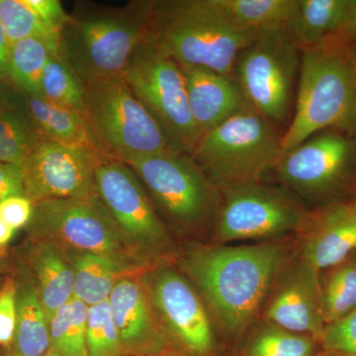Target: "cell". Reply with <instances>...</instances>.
<instances>
[{"label":"cell","instance_id":"obj_12","mask_svg":"<svg viewBox=\"0 0 356 356\" xmlns=\"http://www.w3.org/2000/svg\"><path fill=\"white\" fill-rule=\"evenodd\" d=\"M146 185L156 202L172 221L197 226L217 208L218 189L191 154L168 153L126 163Z\"/></svg>","mask_w":356,"mask_h":356},{"label":"cell","instance_id":"obj_6","mask_svg":"<svg viewBox=\"0 0 356 356\" xmlns=\"http://www.w3.org/2000/svg\"><path fill=\"white\" fill-rule=\"evenodd\" d=\"M282 135L250 106L201 136L191 154L216 188L261 182L283 156Z\"/></svg>","mask_w":356,"mask_h":356},{"label":"cell","instance_id":"obj_19","mask_svg":"<svg viewBox=\"0 0 356 356\" xmlns=\"http://www.w3.org/2000/svg\"><path fill=\"white\" fill-rule=\"evenodd\" d=\"M184 72L189 109L199 139L210 129L248 106L233 76L193 67L180 65Z\"/></svg>","mask_w":356,"mask_h":356},{"label":"cell","instance_id":"obj_40","mask_svg":"<svg viewBox=\"0 0 356 356\" xmlns=\"http://www.w3.org/2000/svg\"><path fill=\"white\" fill-rule=\"evenodd\" d=\"M10 42L7 38L6 30L0 22V81H6V65L8 58Z\"/></svg>","mask_w":356,"mask_h":356},{"label":"cell","instance_id":"obj_16","mask_svg":"<svg viewBox=\"0 0 356 356\" xmlns=\"http://www.w3.org/2000/svg\"><path fill=\"white\" fill-rule=\"evenodd\" d=\"M266 317L271 325L320 343L325 324L317 271L304 261L290 270L274 293Z\"/></svg>","mask_w":356,"mask_h":356},{"label":"cell","instance_id":"obj_39","mask_svg":"<svg viewBox=\"0 0 356 356\" xmlns=\"http://www.w3.org/2000/svg\"><path fill=\"white\" fill-rule=\"evenodd\" d=\"M337 36L356 44V0H348Z\"/></svg>","mask_w":356,"mask_h":356},{"label":"cell","instance_id":"obj_25","mask_svg":"<svg viewBox=\"0 0 356 356\" xmlns=\"http://www.w3.org/2000/svg\"><path fill=\"white\" fill-rule=\"evenodd\" d=\"M17 320L13 339V356H42L50 348V321L38 292L26 285L18 293Z\"/></svg>","mask_w":356,"mask_h":356},{"label":"cell","instance_id":"obj_5","mask_svg":"<svg viewBox=\"0 0 356 356\" xmlns=\"http://www.w3.org/2000/svg\"><path fill=\"white\" fill-rule=\"evenodd\" d=\"M83 116L91 146L106 158L128 163L144 156L177 153L121 74L84 86Z\"/></svg>","mask_w":356,"mask_h":356},{"label":"cell","instance_id":"obj_7","mask_svg":"<svg viewBox=\"0 0 356 356\" xmlns=\"http://www.w3.org/2000/svg\"><path fill=\"white\" fill-rule=\"evenodd\" d=\"M29 222L43 242L100 255L125 273L143 264L140 250L122 233L97 193L34 203Z\"/></svg>","mask_w":356,"mask_h":356},{"label":"cell","instance_id":"obj_4","mask_svg":"<svg viewBox=\"0 0 356 356\" xmlns=\"http://www.w3.org/2000/svg\"><path fill=\"white\" fill-rule=\"evenodd\" d=\"M261 35L229 25L208 0H151L145 40L180 65L232 76L240 54Z\"/></svg>","mask_w":356,"mask_h":356},{"label":"cell","instance_id":"obj_41","mask_svg":"<svg viewBox=\"0 0 356 356\" xmlns=\"http://www.w3.org/2000/svg\"><path fill=\"white\" fill-rule=\"evenodd\" d=\"M14 231L0 218V245H6L13 236Z\"/></svg>","mask_w":356,"mask_h":356},{"label":"cell","instance_id":"obj_2","mask_svg":"<svg viewBox=\"0 0 356 356\" xmlns=\"http://www.w3.org/2000/svg\"><path fill=\"white\" fill-rule=\"evenodd\" d=\"M327 129L356 134V44L332 37L301 50L295 111L283 154Z\"/></svg>","mask_w":356,"mask_h":356},{"label":"cell","instance_id":"obj_38","mask_svg":"<svg viewBox=\"0 0 356 356\" xmlns=\"http://www.w3.org/2000/svg\"><path fill=\"white\" fill-rule=\"evenodd\" d=\"M28 6L38 14L39 17L53 29L60 32L67 14L58 0H24Z\"/></svg>","mask_w":356,"mask_h":356},{"label":"cell","instance_id":"obj_21","mask_svg":"<svg viewBox=\"0 0 356 356\" xmlns=\"http://www.w3.org/2000/svg\"><path fill=\"white\" fill-rule=\"evenodd\" d=\"M208 3L229 25L261 34L285 29L297 7V0H208Z\"/></svg>","mask_w":356,"mask_h":356},{"label":"cell","instance_id":"obj_46","mask_svg":"<svg viewBox=\"0 0 356 356\" xmlns=\"http://www.w3.org/2000/svg\"><path fill=\"white\" fill-rule=\"evenodd\" d=\"M353 203H355L356 205V195H355V197L353 199Z\"/></svg>","mask_w":356,"mask_h":356},{"label":"cell","instance_id":"obj_26","mask_svg":"<svg viewBox=\"0 0 356 356\" xmlns=\"http://www.w3.org/2000/svg\"><path fill=\"white\" fill-rule=\"evenodd\" d=\"M69 259L74 271V298L88 307L108 300L121 274L125 273L114 262L98 254L72 252Z\"/></svg>","mask_w":356,"mask_h":356},{"label":"cell","instance_id":"obj_23","mask_svg":"<svg viewBox=\"0 0 356 356\" xmlns=\"http://www.w3.org/2000/svg\"><path fill=\"white\" fill-rule=\"evenodd\" d=\"M348 0H297L285 30L300 50L337 36Z\"/></svg>","mask_w":356,"mask_h":356},{"label":"cell","instance_id":"obj_22","mask_svg":"<svg viewBox=\"0 0 356 356\" xmlns=\"http://www.w3.org/2000/svg\"><path fill=\"white\" fill-rule=\"evenodd\" d=\"M34 266L39 284L37 292L50 321L58 308L74 299V267L63 248L48 242L37 250Z\"/></svg>","mask_w":356,"mask_h":356},{"label":"cell","instance_id":"obj_45","mask_svg":"<svg viewBox=\"0 0 356 356\" xmlns=\"http://www.w3.org/2000/svg\"><path fill=\"white\" fill-rule=\"evenodd\" d=\"M42 356H57V355H54L53 353H44V355H42Z\"/></svg>","mask_w":356,"mask_h":356},{"label":"cell","instance_id":"obj_3","mask_svg":"<svg viewBox=\"0 0 356 356\" xmlns=\"http://www.w3.org/2000/svg\"><path fill=\"white\" fill-rule=\"evenodd\" d=\"M151 0L121 6L79 1L60 30V57L83 86L120 76L135 49L146 39Z\"/></svg>","mask_w":356,"mask_h":356},{"label":"cell","instance_id":"obj_29","mask_svg":"<svg viewBox=\"0 0 356 356\" xmlns=\"http://www.w3.org/2000/svg\"><path fill=\"white\" fill-rule=\"evenodd\" d=\"M321 304L325 325L346 318L356 309V254L332 268L321 285Z\"/></svg>","mask_w":356,"mask_h":356},{"label":"cell","instance_id":"obj_15","mask_svg":"<svg viewBox=\"0 0 356 356\" xmlns=\"http://www.w3.org/2000/svg\"><path fill=\"white\" fill-rule=\"evenodd\" d=\"M149 282L152 302L168 331L192 355H208L214 346V334L191 285L170 268L156 271Z\"/></svg>","mask_w":356,"mask_h":356},{"label":"cell","instance_id":"obj_47","mask_svg":"<svg viewBox=\"0 0 356 356\" xmlns=\"http://www.w3.org/2000/svg\"><path fill=\"white\" fill-rule=\"evenodd\" d=\"M161 356H172V355H161Z\"/></svg>","mask_w":356,"mask_h":356},{"label":"cell","instance_id":"obj_10","mask_svg":"<svg viewBox=\"0 0 356 356\" xmlns=\"http://www.w3.org/2000/svg\"><path fill=\"white\" fill-rule=\"evenodd\" d=\"M301 50L285 29L264 33L240 54L233 76L250 108L274 125L286 124Z\"/></svg>","mask_w":356,"mask_h":356},{"label":"cell","instance_id":"obj_44","mask_svg":"<svg viewBox=\"0 0 356 356\" xmlns=\"http://www.w3.org/2000/svg\"><path fill=\"white\" fill-rule=\"evenodd\" d=\"M318 356H337V355H332V353H325V351H324V353H322V355H320Z\"/></svg>","mask_w":356,"mask_h":356},{"label":"cell","instance_id":"obj_30","mask_svg":"<svg viewBox=\"0 0 356 356\" xmlns=\"http://www.w3.org/2000/svg\"><path fill=\"white\" fill-rule=\"evenodd\" d=\"M41 96L49 102L83 114L84 86L60 51L51 54L41 79Z\"/></svg>","mask_w":356,"mask_h":356},{"label":"cell","instance_id":"obj_43","mask_svg":"<svg viewBox=\"0 0 356 356\" xmlns=\"http://www.w3.org/2000/svg\"><path fill=\"white\" fill-rule=\"evenodd\" d=\"M18 104L17 99H6V98H0V109L3 107L10 106V105Z\"/></svg>","mask_w":356,"mask_h":356},{"label":"cell","instance_id":"obj_20","mask_svg":"<svg viewBox=\"0 0 356 356\" xmlns=\"http://www.w3.org/2000/svg\"><path fill=\"white\" fill-rule=\"evenodd\" d=\"M19 95L23 109L42 138L65 146L93 149L83 114L49 102L41 95Z\"/></svg>","mask_w":356,"mask_h":356},{"label":"cell","instance_id":"obj_42","mask_svg":"<svg viewBox=\"0 0 356 356\" xmlns=\"http://www.w3.org/2000/svg\"><path fill=\"white\" fill-rule=\"evenodd\" d=\"M14 92H17L15 89L11 88L7 83L0 81V98H6V99H16Z\"/></svg>","mask_w":356,"mask_h":356},{"label":"cell","instance_id":"obj_9","mask_svg":"<svg viewBox=\"0 0 356 356\" xmlns=\"http://www.w3.org/2000/svg\"><path fill=\"white\" fill-rule=\"evenodd\" d=\"M280 180L304 198L325 206L356 191V134L327 129L281 156Z\"/></svg>","mask_w":356,"mask_h":356},{"label":"cell","instance_id":"obj_35","mask_svg":"<svg viewBox=\"0 0 356 356\" xmlns=\"http://www.w3.org/2000/svg\"><path fill=\"white\" fill-rule=\"evenodd\" d=\"M15 288L13 283H7L0 293V344L8 346L13 343L17 320Z\"/></svg>","mask_w":356,"mask_h":356},{"label":"cell","instance_id":"obj_13","mask_svg":"<svg viewBox=\"0 0 356 356\" xmlns=\"http://www.w3.org/2000/svg\"><path fill=\"white\" fill-rule=\"evenodd\" d=\"M98 196L122 233L138 250H165L170 238L136 173L126 163L100 154L95 168Z\"/></svg>","mask_w":356,"mask_h":356},{"label":"cell","instance_id":"obj_8","mask_svg":"<svg viewBox=\"0 0 356 356\" xmlns=\"http://www.w3.org/2000/svg\"><path fill=\"white\" fill-rule=\"evenodd\" d=\"M121 76L165 134L173 151L191 156L199 135L180 65L144 40Z\"/></svg>","mask_w":356,"mask_h":356},{"label":"cell","instance_id":"obj_27","mask_svg":"<svg viewBox=\"0 0 356 356\" xmlns=\"http://www.w3.org/2000/svg\"><path fill=\"white\" fill-rule=\"evenodd\" d=\"M88 310L86 303L74 298L55 312L50 320L49 353L57 356H88Z\"/></svg>","mask_w":356,"mask_h":356},{"label":"cell","instance_id":"obj_33","mask_svg":"<svg viewBox=\"0 0 356 356\" xmlns=\"http://www.w3.org/2000/svg\"><path fill=\"white\" fill-rule=\"evenodd\" d=\"M86 348L88 356L123 355L108 300L89 307Z\"/></svg>","mask_w":356,"mask_h":356},{"label":"cell","instance_id":"obj_14","mask_svg":"<svg viewBox=\"0 0 356 356\" xmlns=\"http://www.w3.org/2000/svg\"><path fill=\"white\" fill-rule=\"evenodd\" d=\"M99 156L91 147L65 146L41 138L23 165L25 196L36 203L95 195Z\"/></svg>","mask_w":356,"mask_h":356},{"label":"cell","instance_id":"obj_17","mask_svg":"<svg viewBox=\"0 0 356 356\" xmlns=\"http://www.w3.org/2000/svg\"><path fill=\"white\" fill-rule=\"evenodd\" d=\"M303 231V261L318 273L334 268L356 254L355 204L324 206L310 214Z\"/></svg>","mask_w":356,"mask_h":356},{"label":"cell","instance_id":"obj_24","mask_svg":"<svg viewBox=\"0 0 356 356\" xmlns=\"http://www.w3.org/2000/svg\"><path fill=\"white\" fill-rule=\"evenodd\" d=\"M60 41L29 37L10 44L6 65V81L18 93L41 95L44 65L51 54L58 53Z\"/></svg>","mask_w":356,"mask_h":356},{"label":"cell","instance_id":"obj_36","mask_svg":"<svg viewBox=\"0 0 356 356\" xmlns=\"http://www.w3.org/2000/svg\"><path fill=\"white\" fill-rule=\"evenodd\" d=\"M33 208H34V203L27 196H13L0 203V218L9 227L13 229H17L30 222Z\"/></svg>","mask_w":356,"mask_h":356},{"label":"cell","instance_id":"obj_28","mask_svg":"<svg viewBox=\"0 0 356 356\" xmlns=\"http://www.w3.org/2000/svg\"><path fill=\"white\" fill-rule=\"evenodd\" d=\"M41 138L22 105L0 109V161L23 168Z\"/></svg>","mask_w":356,"mask_h":356},{"label":"cell","instance_id":"obj_37","mask_svg":"<svg viewBox=\"0 0 356 356\" xmlns=\"http://www.w3.org/2000/svg\"><path fill=\"white\" fill-rule=\"evenodd\" d=\"M18 195H25L22 166L0 161V203Z\"/></svg>","mask_w":356,"mask_h":356},{"label":"cell","instance_id":"obj_32","mask_svg":"<svg viewBox=\"0 0 356 356\" xmlns=\"http://www.w3.org/2000/svg\"><path fill=\"white\" fill-rule=\"evenodd\" d=\"M318 341L305 334H296L271 325L252 339L248 356H318Z\"/></svg>","mask_w":356,"mask_h":356},{"label":"cell","instance_id":"obj_11","mask_svg":"<svg viewBox=\"0 0 356 356\" xmlns=\"http://www.w3.org/2000/svg\"><path fill=\"white\" fill-rule=\"evenodd\" d=\"M217 189L220 242L280 238L303 229L310 217L286 192L261 182Z\"/></svg>","mask_w":356,"mask_h":356},{"label":"cell","instance_id":"obj_18","mask_svg":"<svg viewBox=\"0 0 356 356\" xmlns=\"http://www.w3.org/2000/svg\"><path fill=\"white\" fill-rule=\"evenodd\" d=\"M108 301L123 355L156 356L165 350V339L154 321L146 293L137 281L121 278Z\"/></svg>","mask_w":356,"mask_h":356},{"label":"cell","instance_id":"obj_34","mask_svg":"<svg viewBox=\"0 0 356 356\" xmlns=\"http://www.w3.org/2000/svg\"><path fill=\"white\" fill-rule=\"evenodd\" d=\"M320 343L325 353L356 356V309L346 318L325 325Z\"/></svg>","mask_w":356,"mask_h":356},{"label":"cell","instance_id":"obj_31","mask_svg":"<svg viewBox=\"0 0 356 356\" xmlns=\"http://www.w3.org/2000/svg\"><path fill=\"white\" fill-rule=\"evenodd\" d=\"M0 22L10 44L29 37L60 41V32L47 25L24 0H0Z\"/></svg>","mask_w":356,"mask_h":356},{"label":"cell","instance_id":"obj_1","mask_svg":"<svg viewBox=\"0 0 356 356\" xmlns=\"http://www.w3.org/2000/svg\"><path fill=\"white\" fill-rule=\"evenodd\" d=\"M284 261L271 243L199 248L184 267L229 332L245 330L261 310Z\"/></svg>","mask_w":356,"mask_h":356}]
</instances>
